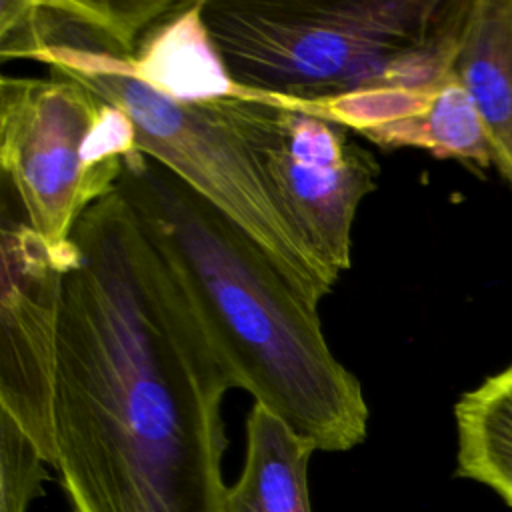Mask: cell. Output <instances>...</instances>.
Listing matches in <instances>:
<instances>
[{
	"mask_svg": "<svg viewBox=\"0 0 512 512\" xmlns=\"http://www.w3.org/2000/svg\"><path fill=\"white\" fill-rule=\"evenodd\" d=\"M70 240L54 424L74 512H222L230 364L118 188Z\"/></svg>",
	"mask_w": 512,
	"mask_h": 512,
	"instance_id": "cell-1",
	"label": "cell"
},
{
	"mask_svg": "<svg viewBox=\"0 0 512 512\" xmlns=\"http://www.w3.org/2000/svg\"><path fill=\"white\" fill-rule=\"evenodd\" d=\"M230 364L238 388L316 450L364 442L360 380L334 356L318 308L228 216L154 158L132 152L116 184Z\"/></svg>",
	"mask_w": 512,
	"mask_h": 512,
	"instance_id": "cell-2",
	"label": "cell"
},
{
	"mask_svg": "<svg viewBox=\"0 0 512 512\" xmlns=\"http://www.w3.org/2000/svg\"><path fill=\"white\" fill-rule=\"evenodd\" d=\"M470 2L204 0L236 84L294 104L380 86L430 88L450 72Z\"/></svg>",
	"mask_w": 512,
	"mask_h": 512,
	"instance_id": "cell-3",
	"label": "cell"
},
{
	"mask_svg": "<svg viewBox=\"0 0 512 512\" xmlns=\"http://www.w3.org/2000/svg\"><path fill=\"white\" fill-rule=\"evenodd\" d=\"M138 42L58 24L38 36L24 58L70 78L118 106L134 124L138 152L154 158L228 216L258 244L314 308L338 274L322 262L282 208L260 164L216 102L172 100L128 66Z\"/></svg>",
	"mask_w": 512,
	"mask_h": 512,
	"instance_id": "cell-4",
	"label": "cell"
},
{
	"mask_svg": "<svg viewBox=\"0 0 512 512\" xmlns=\"http://www.w3.org/2000/svg\"><path fill=\"white\" fill-rule=\"evenodd\" d=\"M136 150L130 118L86 86L52 72L2 76V172L50 248H64L82 212L116 190Z\"/></svg>",
	"mask_w": 512,
	"mask_h": 512,
	"instance_id": "cell-5",
	"label": "cell"
},
{
	"mask_svg": "<svg viewBox=\"0 0 512 512\" xmlns=\"http://www.w3.org/2000/svg\"><path fill=\"white\" fill-rule=\"evenodd\" d=\"M216 104L314 252L338 276L348 270L354 218L380 174L372 152L342 122L294 102L248 90Z\"/></svg>",
	"mask_w": 512,
	"mask_h": 512,
	"instance_id": "cell-6",
	"label": "cell"
},
{
	"mask_svg": "<svg viewBox=\"0 0 512 512\" xmlns=\"http://www.w3.org/2000/svg\"><path fill=\"white\" fill-rule=\"evenodd\" d=\"M72 240L54 250L26 220H8L0 234V412L56 466V360L64 274Z\"/></svg>",
	"mask_w": 512,
	"mask_h": 512,
	"instance_id": "cell-7",
	"label": "cell"
},
{
	"mask_svg": "<svg viewBox=\"0 0 512 512\" xmlns=\"http://www.w3.org/2000/svg\"><path fill=\"white\" fill-rule=\"evenodd\" d=\"M128 66L138 80L180 102H216L248 92L230 76L206 28L204 0L176 2L150 24Z\"/></svg>",
	"mask_w": 512,
	"mask_h": 512,
	"instance_id": "cell-8",
	"label": "cell"
},
{
	"mask_svg": "<svg viewBox=\"0 0 512 512\" xmlns=\"http://www.w3.org/2000/svg\"><path fill=\"white\" fill-rule=\"evenodd\" d=\"M452 72L484 120L494 164L512 184V0L468 4Z\"/></svg>",
	"mask_w": 512,
	"mask_h": 512,
	"instance_id": "cell-9",
	"label": "cell"
},
{
	"mask_svg": "<svg viewBox=\"0 0 512 512\" xmlns=\"http://www.w3.org/2000/svg\"><path fill=\"white\" fill-rule=\"evenodd\" d=\"M316 444L300 436L264 404L246 418V460L226 488L222 512H312L308 462Z\"/></svg>",
	"mask_w": 512,
	"mask_h": 512,
	"instance_id": "cell-10",
	"label": "cell"
},
{
	"mask_svg": "<svg viewBox=\"0 0 512 512\" xmlns=\"http://www.w3.org/2000/svg\"><path fill=\"white\" fill-rule=\"evenodd\" d=\"M454 416L456 476L486 484L512 508V364L464 392Z\"/></svg>",
	"mask_w": 512,
	"mask_h": 512,
	"instance_id": "cell-11",
	"label": "cell"
},
{
	"mask_svg": "<svg viewBox=\"0 0 512 512\" xmlns=\"http://www.w3.org/2000/svg\"><path fill=\"white\" fill-rule=\"evenodd\" d=\"M366 138L386 148L414 146L438 158H454L476 166L494 164L484 120L454 72L436 86L432 100L420 114L374 130Z\"/></svg>",
	"mask_w": 512,
	"mask_h": 512,
	"instance_id": "cell-12",
	"label": "cell"
},
{
	"mask_svg": "<svg viewBox=\"0 0 512 512\" xmlns=\"http://www.w3.org/2000/svg\"><path fill=\"white\" fill-rule=\"evenodd\" d=\"M44 458L18 424L0 412V512H26L32 498L42 494L48 476Z\"/></svg>",
	"mask_w": 512,
	"mask_h": 512,
	"instance_id": "cell-13",
	"label": "cell"
}]
</instances>
